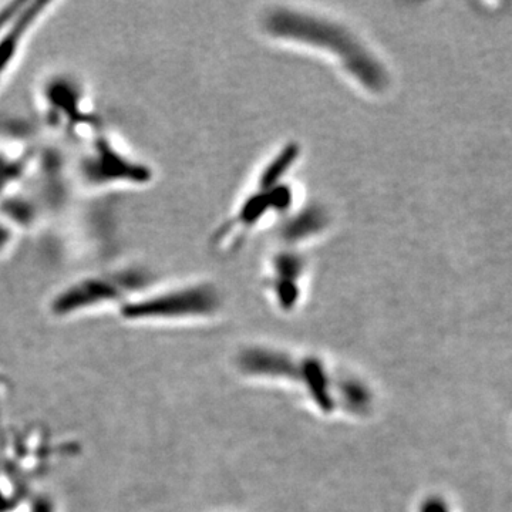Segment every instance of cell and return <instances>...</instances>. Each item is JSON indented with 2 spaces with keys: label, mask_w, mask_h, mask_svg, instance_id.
I'll return each instance as SVG.
<instances>
[{
  "label": "cell",
  "mask_w": 512,
  "mask_h": 512,
  "mask_svg": "<svg viewBox=\"0 0 512 512\" xmlns=\"http://www.w3.org/2000/svg\"><path fill=\"white\" fill-rule=\"evenodd\" d=\"M56 6L55 2H20L15 13L0 28V87L23 56L33 33Z\"/></svg>",
  "instance_id": "6"
},
{
  "label": "cell",
  "mask_w": 512,
  "mask_h": 512,
  "mask_svg": "<svg viewBox=\"0 0 512 512\" xmlns=\"http://www.w3.org/2000/svg\"><path fill=\"white\" fill-rule=\"evenodd\" d=\"M32 165L33 154L29 150L0 151V202L23 183Z\"/></svg>",
  "instance_id": "7"
},
{
  "label": "cell",
  "mask_w": 512,
  "mask_h": 512,
  "mask_svg": "<svg viewBox=\"0 0 512 512\" xmlns=\"http://www.w3.org/2000/svg\"><path fill=\"white\" fill-rule=\"evenodd\" d=\"M143 284V274L138 269L116 268L80 276L56 293L52 312L56 316L92 311L101 306L119 303L120 308L138 295V285Z\"/></svg>",
  "instance_id": "3"
},
{
  "label": "cell",
  "mask_w": 512,
  "mask_h": 512,
  "mask_svg": "<svg viewBox=\"0 0 512 512\" xmlns=\"http://www.w3.org/2000/svg\"><path fill=\"white\" fill-rule=\"evenodd\" d=\"M269 30L275 36L315 45L325 52L338 56L346 72L370 90H382L386 86V73L382 64L363 47L355 36L326 20L298 13L279 12L268 20Z\"/></svg>",
  "instance_id": "1"
},
{
  "label": "cell",
  "mask_w": 512,
  "mask_h": 512,
  "mask_svg": "<svg viewBox=\"0 0 512 512\" xmlns=\"http://www.w3.org/2000/svg\"><path fill=\"white\" fill-rule=\"evenodd\" d=\"M43 110L47 121L56 130L74 133H92L94 120L92 110L89 109V96L83 84L67 74H55L43 84L42 96Z\"/></svg>",
  "instance_id": "5"
},
{
  "label": "cell",
  "mask_w": 512,
  "mask_h": 512,
  "mask_svg": "<svg viewBox=\"0 0 512 512\" xmlns=\"http://www.w3.org/2000/svg\"><path fill=\"white\" fill-rule=\"evenodd\" d=\"M18 238V228L0 215V258L12 251Z\"/></svg>",
  "instance_id": "8"
},
{
  "label": "cell",
  "mask_w": 512,
  "mask_h": 512,
  "mask_svg": "<svg viewBox=\"0 0 512 512\" xmlns=\"http://www.w3.org/2000/svg\"><path fill=\"white\" fill-rule=\"evenodd\" d=\"M217 305L214 291L207 286H185L151 293V295L133 296L120 308L121 316L127 320H156L185 318V316L204 315L214 311Z\"/></svg>",
  "instance_id": "4"
},
{
  "label": "cell",
  "mask_w": 512,
  "mask_h": 512,
  "mask_svg": "<svg viewBox=\"0 0 512 512\" xmlns=\"http://www.w3.org/2000/svg\"><path fill=\"white\" fill-rule=\"evenodd\" d=\"M83 144L77 173L86 187H137L150 183L153 177L150 167L104 131L100 133L94 128L83 137Z\"/></svg>",
  "instance_id": "2"
}]
</instances>
